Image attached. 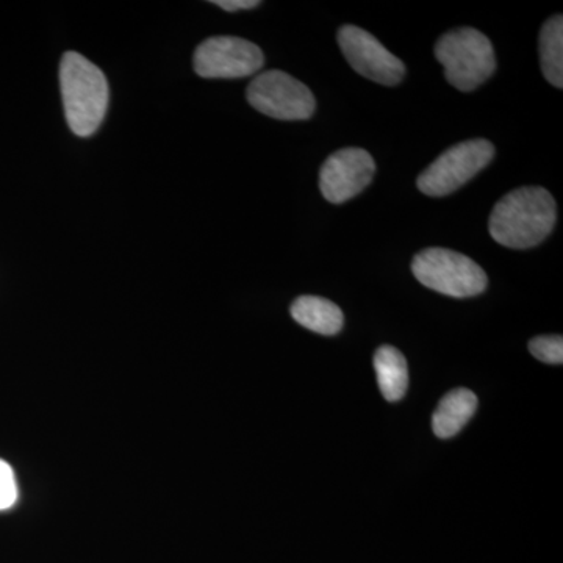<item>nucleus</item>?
<instances>
[{
	"mask_svg": "<svg viewBox=\"0 0 563 563\" xmlns=\"http://www.w3.org/2000/svg\"><path fill=\"white\" fill-rule=\"evenodd\" d=\"M558 206L542 187H523L510 191L496 203L488 221L492 239L510 250H529L553 232Z\"/></svg>",
	"mask_w": 563,
	"mask_h": 563,
	"instance_id": "obj_1",
	"label": "nucleus"
},
{
	"mask_svg": "<svg viewBox=\"0 0 563 563\" xmlns=\"http://www.w3.org/2000/svg\"><path fill=\"white\" fill-rule=\"evenodd\" d=\"M60 87L70 131L91 136L101 128L109 107V81L102 70L84 55L68 52L60 65Z\"/></svg>",
	"mask_w": 563,
	"mask_h": 563,
	"instance_id": "obj_2",
	"label": "nucleus"
},
{
	"mask_svg": "<svg viewBox=\"0 0 563 563\" xmlns=\"http://www.w3.org/2000/svg\"><path fill=\"white\" fill-rule=\"evenodd\" d=\"M435 57L443 65L446 80L463 92L479 88L496 69L490 40L476 29H457L444 33L437 41Z\"/></svg>",
	"mask_w": 563,
	"mask_h": 563,
	"instance_id": "obj_3",
	"label": "nucleus"
},
{
	"mask_svg": "<svg viewBox=\"0 0 563 563\" xmlns=\"http://www.w3.org/2000/svg\"><path fill=\"white\" fill-rule=\"evenodd\" d=\"M412 273L424 287L451 298H473L488 284L487 274L476 262L444 247H429L415 255Z\"/></svg>",
	"mask_w": 563,
	"mask_h": 563,
	"instance_id": "obj_4",
	"label": "nucleus"
},
{
	"mask_svg": "<svg viewBox=\"0 0 563 563\" xmlns=\"http://www.w3.org/2000/svg\"><path fill=\"white\" fill-rule=\"evenodd\" d=\"M495 146L487 140H470L455 144L443 152L435 162L418 177V190L432 198H443L463 187L476 174L490 165Z\"/></svg>",
	"mask_w": 563,
	"mask_h": 563,
	"instance_id": "obj_5",
	"label": "nucleus"
},
{
	"mask_svg": "<svg viewBox=\"0 0 563 563\" xmlns=\"http://www.w3.org/2000/svg\"><path fill=\"white\" fill-rule=\"evenodd\" d=\"M247 101L255 110L282 121H303L317 109L313 92L284 70L258 74L247 87Z\"/></svg>",
	"mask_w": 563,
	"mask_h": 563,
	"instance_id": "obj_6",
	"label": "nucleus"
},
{
	"mask_svg": "<svg viewBox=\"0 0 563 563\" xmlns=\"http://www.w3.org/2000/svg\"><path fill=\"white\" fill-rule=\"evenodd\" d=\"M265 57L257 44L236 36H213L195 52V70L203 79H242L263 68Z\"/></svg>",
	"mask_w": 563,
	"mask_h": 563,
	"instance_id": "obj_7",
	"label": "nucleus"
},
{
	"mask_svg": "<svg viewBox=\"0 0 563 563\" xmlns=\"http://www.w3.org/2000/svg\"><path fill=\"white\" fill-rule=\"evenodd\" d=\"M339 44L344 58L355 73L366 79L395 87L406 76V66L396 55L385 49L379 40L372 33L355 25H344L339 32Z\"/></svg>",
	"mask_w": 563,
	"mask_h": 563,
	"instance_id": "obj_8",
	"label": "nucleus"
},
{
	"mask_svg": "<svg viewBox=\"0 0 563 563\" xmlns=\"http://www.w3.org/2000/svg\"><path fill=\"white\" fill-rule=\"evenodd\" d=\"M376 163L369 152L346 147L332 154L320 172V190L325 201L343 203L372 184Z\"/></svg>",
	"mask_w": 563,
	"mask_h": 563,
	"instance_id": "obj_9",
	"label": "nucleus"
},
{
	"mask_svg": "<svg viewBox=\"0 0 563 563\" xmlns=\"http://www.w3.org/2000/svg\"><path fill=\"white\" fill-rule=\"evenodd\" d=\"M290 312L298 324L320 335H335L343 329L342 309L320 296H301L292 302Z\"/></svg>",
	"mask_w": 563,
	"mask_h": 563,
	"instance_id": "obj_10",
	"label": "nucleus"
},
{
	"mask_svg": "<svg viewBox=\"0 0 563 563\" xmlns=\"http://www.w3.org/2000/svg\"><path fill=\"white\" fill-rule=\"evenodd\" d=\"M477 409V398L472 390L457 388L443 396L432 417V429L439 439H451L465 428Z\"/></svg>",
	"mask_w": 563,
	"mask_h": 563,
	"instance_id": "obj_11",
	"label": "nucleus"
},
{
	"mask_svg": "<svg viewBox=\"0 0 563 563\" xmlns=\"http://www.w3.org/2000/svg\"><path fill=\"white\" fill-rule=\"evenodd\" d=\"M374 369L384 398L388 402L402 399L409 387V366L401 352L393 346H380L374 354Z\"/></svg>",
	"mask_w": 563,
	"mask_h": 563,
	"instance_id": "obj_12",
	"label": "nucleus"
},
{
	"mask_svg": "<svg viewBox=\"0 0 563 563\" xmlns=\"http://www.w3.org/2000/svg\"><path fill=\"white\" fill-rule=\"evenodd\" d=\"M540 65L544 79L555 88L563 87V18L544 22L539 40Z\"/></svg>",
	"mask_w": 563,
	"mask_h": 563,
	"instance_id": "obj_13",
	"label": "nucleus"
},
{
	"mask_svg": "<svg viewBox=\"0 0 563 563\" xmlns=\"http://www.w3.org/2000/svg\"><path fill=\"white\" fill-rule=\"evenodd\" d=\"M529 351L537 361L550 363V365H562L563 363V339L561 335L536 336L529 342Z\"/></svg>",
	"mask_w": 563,
	"mask_h": 563,
	"instance_id": "obj_14",
	"label": "nucleus"
},
{
	"mask_svg": "<svg viewBox=\"0 0 563 563\" xmlns=\"http://www.w3.org/2000/svg\"><path fill=\"white\" fill-rule=\"evenodd\" d=\"M18 483L10 463L0 459V512L9 510L18 501Z\"/></svg>",
	"mask_w": 563,
	"mask_h": 563,
	"instance_id": "obj_15",
	"label": "nucleus"
},
{
	"mask_svg": "<svg viewBox=\"0 0 563 563\" xmlns=\"http://www.w3.org/2000/svg\"><path fill=\"white\" fill-rule=\"evenodd\" d=\"M211 3L225 11L252 10L261 5L258 0H214Z\"/></svg>",
	"mask_w": 563,
	"mask_h": 563,
	"instance_id": "obj_16",
	"label": "nucleus"
}]
</instances>
